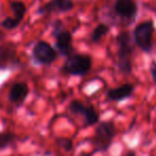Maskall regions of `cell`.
Listing matches in <instances>:
<instances>
[{
    "mask_svg": "<svg viewBox=\"0 0 156 156\" xmlns=\"http://www.w3.org/2000/svg\"><path fill=\"white\" fill-rule=\"evenodd\" d=\"M135 92V85L126 83L117 88H111L106 92V101L109 103H119L128 100L133 96Z\"/></svg>",
    "mask_w": 156,
    "mask_h": 156,
    "instance_id": "10",
    "label": "cell"
},
{
    "mask_svg": "<svg viewBox=\"0 0 156 156\" xmlns=\"http://www.w3.org/2000/svg\"><path fill=\"white\" fill-rule=\"evenodd\" d=\"M75 5L72 0H49L39 8V15H50V14H61L71 12Z\"/></svg>",
    "mask_w": 156,
    "mask_h": 156,
    "instance_id": "9",
    "label": "cell"
},
{
    "mask_svg": "<svg viewBox=\"0 0 156 156\" xmlns=\"http://www.w3.org/2000/svg\"><path fill=\"white\" fill-rule=\"evenodd\" d=\"M155 32V26L152 20H143L136 25L133 31V41L141 51L145 54H151L153 49L154 42L153 37Z\"/></svg>",
    "mask_w": 156,
    "mask_h": 156,
    "instance_id": "5",
    "label": "cell"
},
{
    "mask_svg": "<svg viewBox=\"0 0 156 156\" xmlns=\"http://www.w3.org/2000/svg\"><path fill=\"white\" fill-rule=\"evenodd\" d=\"M59 54L56 48L46 41H39L32 48V58L40 65H51L58 59Z\"/></svg>",
    "mask_w": 156,
    "mask_h": 156,
    "instance_id": "7",
    "label": "cell"
},
{
    "mask_svg": "<svg viewBox=\"0 0 156 156\" xmlns=\"http://www.w3.org/2000/svg\"><path fill=\"white\" fill-rule=\"evenodd\" d=\"M109 31H110V27H109L108 24H106V23H100L91 32L90 42L93 44L100 43L103 40V37L108 34Z\"/></svg>",
    "mask_w": 156,
    "mask_h": 156,
    "instance_id": "13",
    "label": "cell"
},
{
    "mask_svg": "<svg viewBox=\"0 0 156 156\" xmlns=\"http://www.w3.org/2000/svg\"><path fill=\"white\" fill-rule=\"evenodd\" d=\"M15 141V135L12 133H3L0 134V149H5Z\"/></svg>",
    "mask_w": 156,
    "mask_h": 156,
    "instance_id": "16",
    "label": "cell"
},
{
    "mask_svg": "<svg viewBox=\"0 0 156 156\" xmlns=\"http://www.w3.org/2000/svg\"><path fill=\"white\" fill-rule=\"evenodd\" d=\"M56 143L61 150L65 152H71L74 149V142L71 138L66 137H59L56 139Z\"/></svg>",
    "mask_w": 156,
    "mask_h": 156,
    "instance_id": "15",
    "label": "cell"
},
{
    "mask_svg": "<svg viewBox=\"0 0 156 156\" xmlns=\"http://www.w3.org/2000/svg\"><path fill=\"white\" fill-rule=\"evenodd\" d=\"M78 156H92L91 153H87V152H83V153H80Z\"/></svg>",
    "mask_w": 156,
    "mask_h": 156,
    "instance_id": "20",
    "label": "cell"
},
{
    "mask_svg": "<svg viewBox=\"0 0 156 156\" xmlns=\"http://www.w3.org/2000/svg\"><path fill=\"white\" fill-rule=\"evenodd\" d=\"M117 42V67L123 75L133 73V55H134V41L128 31H121L115 37Z\"/></svg>",
    "mask_w": 156,
    "mask_h": 156,
    "instance_id": "1",
    "label": "cell"
},
{
    "mask_svg": "<svg viewBox=\"0 0 156 156\" xmlns=\"http://www.w3.org/2000/svg\"><path fill=\"white\" fill-rule=\"evenodd\" d=\"M69 111L74 115H83L86 127L93 126L100 122V113L91 104H85L83 101L73 100L69 104Z\"/></svg>",
    "mask_w": 156,
    "mask_h": 156,
    "instance_id": "6",
    "label": "cell"
},
{
    "mask_svg": "<svg viewBox=\"0 0 156 156\" xmlns=\"http://www.w3.org/2000/svg\"><path fill=\"white\" fill-rule=\"evenodd\" d=\"M117 136V127L112 121H100L96 124L92 143L96 152H106Z\"/></svg>",
    "mask_w": 156,
    "mask_h": 156,
    "instance_id": "4",
    "label": "cell"
},
{
    "mask_svg": "<svg viewBox=\"0 0 156 156\" xmlns=\"http://www.w3.org/2000/svg\"><path fill=\"white\" fill-rule=\"evenodd\" d=\"M20 20H17L14 17H7L1 22L2 28L7 29V30H13V29L17 28L20 26Z\"/></svg>",
    "mask_w": 156,
    "mask_h": 156,
    "instance_id": "17",
    "label": "cell"
},
{
    "mask_svg": "<svg viewBox=\"0 0 156 156\" xmlns=\"http://www.w3.org/2000/svg\"><path fill=\"white\" fill-rule=\"evenodd\" d=\"M151 76L153 79L154 83L156 85V64H152L151 66Z\"/></svg>",
    "mask_w": 156,
    "mask_h": 156,
    "instance_id": "18",
    "label": "cell"
},
{
    "mask_svg": "<svg viewBox=\"0 0 156 156\" xmlns=\"http://www.w3.org/2000/svg\"><path fill=\"white\" fill-rule=\"evenodd\" d=\"M10 8H11L12 12H13V17L20 20V22H22L27 12L26 5L23 1H12L10 3Z\"/></svg>",
    "mask_w": 156,
    "mask_h": 156,
    "instance_id": "14",
    "label": "cell"
},
{
    "mask_svg": "<svg viewBox=\"0 0 156 156\" xmlns=\"http://www.w3.org/2000/svg\"><path fill=\"white\" fill-rule=\"evenodd\" d=\"M112 10L122 20L133 22L138 14V5L135 0H115Z\"/></svg>",
    "mask_w": 156,
    "mask_h": 156,
    "instance_id": "8",
    "label": "cell"
},
{
    "mask_svg": "<svg viewBox=\"0 0 156 156\" xmlns=\"http://www.w3.org/2000/svg\"><path fill=\"white\" fill-rule=\"evenodd\" d=\"M18 64L16 49L13 45L0 46V69H10Z\"/></svg>",
    "mask_w": 156,
    "mask_h": 156,
    "instance_id": "12",
    "label": "cell"
},
{
    "mask_svg": "<svg viewBox=\"0 0 156 156\" xmlns=\"http://www.w3.org/2000/svg\"><path fill=\"white\" fill-rule=\"evenodd\" d=\"M93 60L90 55L87 54H73L65 59L61 66V73L66 76H78L85 77L91 71Z\"/></svg>",
    "mask_w": 156,
    "mask_h": 156,
    "instance_id": "2",
    "label": "cell"
},
{
    "mask_svg": "<svg viewBox=\"0 0 156 156\" xmlns=\"http://www.w3.org/2000/svg\"><path fill=\"white\" fill-rule=\"evenodd\" d=\"M122 156H136V152L130 150V151H127L126 153H124Z\"/></svg>",
    "mask_w": 156,
    "mask_h": 156,
    "instance_id": "19",
    "label": "cell"
},
{
    "mask_svg": "<svg viewBox=\"0 0 156 156\" xmlns=\"http://www.w3.org/2000/svg\"><path fill=\"white\" fill-rule=\"evenodd\" d=\"M29 95V87L26 83L18 81L12 85L9 91V101L16 106H22Z\"/></svg>",
    "mask_w": 156,
    "mask_h": 156,
    "instance_id": "11",
    "label": "cell"
},
{
    "mask_svg": "<svg viewBox=\"0 0 156 156\" xmlns=\"http://www.w3.org/2000/svg\"><path fill=\"white\" fill-rule=\"evenodd\" d=\"M51 35L56 41L55 42V48L60 56L67 58V57L75 54L72 32L65 28L64 23L61 20H56L52 23Z\"/></svg>",
    "mask_w": 156,
    "mask_h": 156,
    "instance_id": "3",
    "label": "cell"
}]
</instances>
